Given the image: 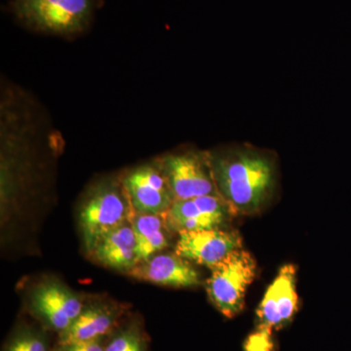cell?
Here are the masks:
<instances>
[{
  "label": "cell",
  "mask_w": 351,
  "mask_h": 351,
  "mask_svg": "<svg viewBox=\"0 0 351 351\" xmlns=\"http://www.w3.org/2000/svg\"><path fill=\"white\" fill-rule=\"evenodd\" d=\"M14 13L34 31L71 36L86 29L93 14L92 0H14Z\"/></svg>",
  "instance_id": "obj_3"
},
{
  "label": "cell",
  "mask_w": 351,
  "mask_h": 351,
  "mask_svg": "<svg viewBox=\"0 0 351 351\" xmlns=\"http://www.w3.org/2000/svg\"><path fill=\"white\" fill-rule=\"evenodd\" d=\"M90 255L108 269L130 272L137 265V243L131 219L101 239Z\"/></svg>",
  "instance_id": "obj_13"
},
{
  "label": "cell",
  "mask_w": 351,
  "mask_h": 351,
  "mask_svg": "<svg viewBox=\"0 0 351 351\" xmlns=\"http://www.w3.org/2000/svg\"><path fill=\"white\" fill-rule=\"evenodd\" d=\"M232 214L221 196L205 195L176 200L163 217L170 232L181 233L219 228Z\"/></svg>",
  "instance_id": "obj_7"
},
{
  "label": "cell",
  "mask_w": 351,
  "mask_h": 351,
  "mask_svg": "<svg viewBox=\"0 0 351 351\" xmlns=\"http://www.w3.org/2000/svg\"><path fill=\"white\" fill-rule=\"evenodd\" d=\"M122 182L135 213L164 215L175 202L174 195L157 161L129 171L122 178Z\"/></svg>",
  "instance_id": "obj_6"
},
{
  "label": "cell",
  "mask_w": 351,
  "mask_h": 351,
  "mask_svg": "<svg viewBox=\"0 0 351 351\" xmlns=\"http://www.w3.org/2000/svg\"><path fill=\"white\" fill-rule=\"evenodd\" d=\"M295 267L285 265L267 289L257 309V326L279 330L292 321L299 306Z\"/></svg>",
  "instance_id": "obj_9"
},
{
  "label": "cell",
  "mask_w": 351,
  "mask_h": 351,
  "mask_svg": "<svg viewBox=\"0 0 351 351\" xmlns=\"http://www.w3.org/2000/svg\"><path fill=\"white\" fill-rule=\"evenodd\" d=\"M144 335L137 325L120 330L110 339L105 351H145Z\"/></svg>",
  "instance_id": "obj_15"
},
{
  "label": "cell",
  "mask_w": 351,
  "mask_h": 351,
  "mask_svg": "<svg viewBox=\"0 0 351 351\" xmlns=\"http://www.w3.org/2000/svg\"><path fill=\"white\" fill-rule=\"evenodd\" d=\"M272 331L274 330L269 328L257 326V329L247 337L243 346L244 351H276Z\"/></svg>",
  "instance_id": "obj_17"
},
{
  "label": "cell",
  "mask_w": 351,
  "mask_h": 351,
  "mask_svg": "<svg viewBox=\"0 0 351 351\" xmlns=\"http://www.w3.org/2000/svg\"><path fill=\"white\" fill-rule=\"evenodd\" d=\"M176 200L219 195L208 152H184L159 159Z\"/></svg>",
  "instance_id": "obj_5"
},
{
  "label": "cell",
  "mask_w": 351,
  "mask_h": 351,
  "mask_svg": "<svg viewBox=\"0 0 351 351\" xmlns=\"http://www.w3.org/2000/svg\"><path fill=\"white\" fill-rule=\"evenodd\" d=\"M241 239L237 232L221 228L179 233L176 254L189 262L213 267L237 249L241 248Z\"/></svg>",
  "instance_id": "obj_10"
},
{
  "label": "cell",
  "mask_w": 351,
  "mask_h": 351,
  "mask_svg": "<svg viewBox=\"0 0 351 351\" xmlns=\"http://www.w3.org/2000/svg\"><path fill=\"white\" fill-rule=\"evenodd\" d=\"M219 195L233 213L258 211L272 195L276 165L254 147H228L208 152Z\"/></svg>",
  "instance_id": "obj_1"
},
{
  "label": "cell",
  "mask_w": 351,
  "mask_h": 351,
  "mask_svg": "<svg viewBox=\"0 0 351 351\" xmlns=\"http://www.w3.org/2000/svg\"><path fill=\"white\" fill-rule=\"evenodd\" d=\"M122 309L112 304L84 306L68 330L62 332L59 345L101 339L119 322Z\"/></svg>",
  "instance_id": "obj_12"
},
{
  "label": "cell",
  "mask_w": 351,
  "mask_h": 351,
  "mask_svg": "<svg viewBox=\"0 0 351 351\" xmlns=\"http://www.w3.org/2000/svg\"><path fill=\"white\" fill-rule=\"evenodd\" d=\"M129 276L138 280L174 288L196 287L202 283L199 271L178 254H157L138 263Z\"/></svg>",
  "instance_id": "obj_11"
},
{
  "label": "cell",
  "mask_w": 351,
  "mask_h": 351,
  "mask_svg": "<svg viewBox=\"0 0 351 351\" xmlns=\"http://www.w3.org/2000/svg\"><path fill=\"white\" fill-rule=\"evenodd\" d=\"M5 351H49L43 334L25 328L14 335Z\"/></svg>",
  "instance_id": "obj_16"
},
{
  "label": "cell",
  "mask_w": 351,
  "mask_h": 351,
  "mask_svg": "<svg viewBox=\"0 0 351 351\" xmlns=\"http://www.w3.org/2000/svg\"><path fill=\"white\" fill-rule=\"evenodd\" d=\"M132 228L137 243V265L160 253L169 245L163 215L134 213Z\"/></svg>",
  "instance_id": "obj_14"
},
{
  "label": "cell",
  "mask_w": 351,
  "mask_h": 351,
  "mask_svg": "<svg viewBox=\"0 0 351 351\" xmlns=\"http://www.w3.org/2000/svg\"><path fill=\"white\" fill-rule=\"evenodd\" d=\"M206 281L210 302L228 318L239 315L243 309L247 289L257 274V263L249 252L240 248L211 267Z\"/></svg>",
  "instance_id": "obj_4"
},
{
  "label": "cell",
  "mask_w": 351,
  "mask_h": 351,
  "mask_svg": "<svg viewBox=\"0 0 351 351\" xmlns=\"http://www.w3.org/2000/svg\"><path fill=\"white\" fill-rule=\"evenodd\" d=\"M56 351H105L101 339L59 345Z\"/></svg>",
  "instance_id": "obj_18"
},
{
  "label": "cell",
  "mask_w": 351,
  "mask_h": 351,
  "mask_svg": "<svg viewBox=\"0 0 351 351\" xmlns=\"http://www.w3.org/2000/svg\"><path fill=\"white\" fill-rule=\"evenodd\" d=\"M34 313L60 334L68 330L80 316L84 304L75 293L59 281L39 284L32 294Z\"/></svg>",
  "instance_id": "obj_8"
},
{
  "label": "cell",
  "mask_w": 351,
  "mask_h": 351,
  "mask_svg": "<svg viewBox=\"0 0 351 351\" xmlns=\"http://www.w3.org/2000/svg\"><path fill=\"white\" fill-rule=\"evenodd\" d=\"M135 213L122 179H104L88 191L78 219L85 250L91 253L101 239L130 221Z\"/></svg>",
  "instance_id": "obj_2"
}]
</instances>
